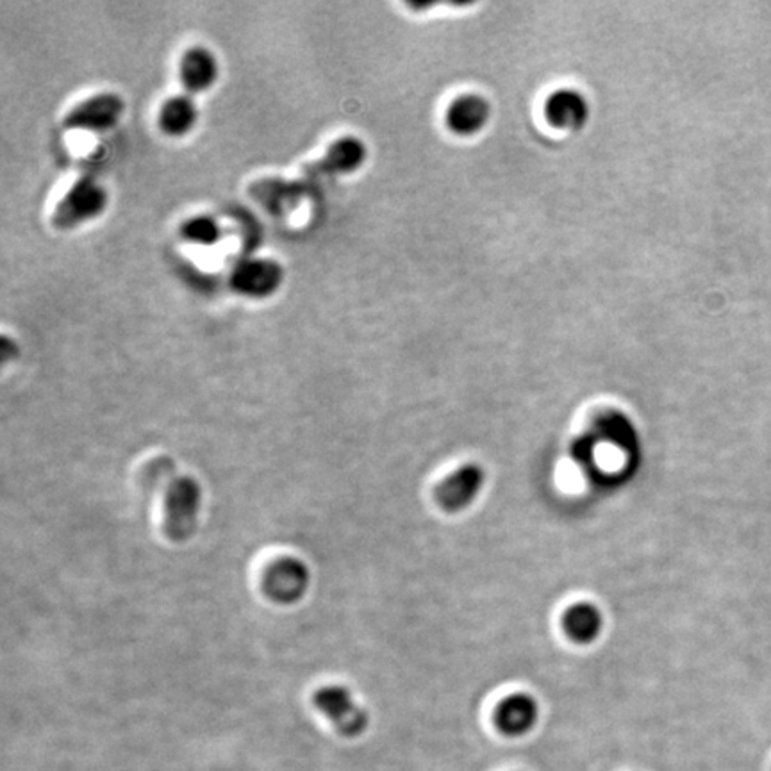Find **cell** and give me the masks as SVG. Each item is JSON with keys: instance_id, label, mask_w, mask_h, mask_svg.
<instances>
[{"instance_id": "6da1fadb", "label": "cell", "mask_w": 771, "mask_h": 771, "mask_svg": "<svg viewBox=\"0 0 771 771\" xmlns=\"http://www.w3.org/2000/svg\"><path fill=\"white\" fill-rule=\"evenodd\" d=\"M110 206V192L93 175H83L70 184L55 202L51 225L55 231H75L81 225L101 219Z\"/></svg>"}, {"instance_id": "7a4b0ae2", "label": "cell", "mask_w": 771, "mask_h": 771, "mask_svg": "<svg viewBox=\"0 0 771 771\" xmlns=\"http://www.w3.org/2000/svg\"><path fill=\"white\" fill-rule=\"evenodd\" d=\"M202 489L193 477H174L166 486L165 535L181 544L192 538L199 524Z\"/></svg>"}, {"instance_id": "3957f363", "label": "cell", "mask_w": 771, "mask_h": 771, "mask_svg": "<svg viewBox=\"0 0 771 771\" xmlns=\"http://www.w3.org/2000/svg\"><path fill=\"white\" fill-rule=\"evenodd\" d=\"M125 113L124 97L116 92H97L73 104L63 116L67 131L105 133L119 125Z\"/></svg>"}, {"instance_id": "277c9868", "label": "cell", "mask_w": 771, "mask_h": 771, "mask_svg": "<svg viewBox=\"0 0 771 771\" xmlns=\"http://www.w3.org/2000/svg\"><path fill=\"white\" fill-rule=\"evenodd\" d=\"M366 160L368 149L365 142L354 134H343L333 140L316 160L302 166L301 175L304 179L352 175L365 166Z\"/></svg>"}, {"instance_id": "5b68a950", "label": "cell", "mask_w": 771, "mask_h": 771, "mask_svg": "<svg viewBox=\"0 0 771 771\" xmlns=\"http://www.w3.org/2000/svg\"><path fill=\"white\" fill-rule=\"evenodd\" d=\"M284 278L286 272L274 257H247L234 266L229 284L242 297L263 301L274 297L283 286Z\"/></svg>"}, {"instance_id": "8992f818", "label": "cell", "mask_w": 771, "mask_h": 771, "mask_svg": "<svg viewBox=\"0 0 771 771\" xmlns=\"http://www.w3.org/2000/svg\"><path fill=\"white\" fill-rule=\"evenodd\" d=\"M313 706L331 720L343 738H357L368 729L371 718L357 706L351 691L343 686H325L313 694Z\"/></svg>"}, {"instance_id": "52a82bcc", "label": "cell", "mask_w": 771, "mask_h": 771, "mask_svg": "<svg viewBox=\"0 0 771 771\" xmlns=\"http://www.w3.org/2000/svg\"><path fill=\"white\" fill-rule=\"evenodd\" d=\"M310 570L297 557H281L263 574V591L272 602L281 606L297 603L310 588Z\"/></svg>"}, {"instance_id": "ba28073f", "label": "cell", "mask_w": 771, "mask_h": 771, "mask_svg": "<svg viewBox=\"0 0 771 771\" xmlns=\"http://www.w3.org/2000/svg\"><path fill=\"white\" fill-rule=\"evenodd\" d=\"M179 83L187 95H202L219 83L220 61L206 45L187 47L179 58Z\"/></svg>"}, {"instance_id": "9c48e42d", "label": "cell", "mask_w": 771, "mask_h": 771, "mask_svg": "<svg viewBox=\"0 0 771 771\" xmlns=\"http://www.w3.org/2000/svg\"><path fill=\"white\" fill-rule=\"evenodd\" d=\"M486 483V471L477 463H466L436 488V500L445 511H461L474 503Z\"/></svg>"}, {"instance_id": "30bf717a", "label": "cell", "mask_w": 771, "mask_h": 771, "mask_svg": "<svg viewBox=\"0 0 771 771\" xmlns=\"http://www.w3.org/2000/svg\"><path fill=\"white\" fill-rule=\"evenodd\" d=\"M539 718V706L535 697L527 693L509 694L498 703L495 721L503 734L520 738L536 726Z\"/></svg>"}, {"instance_id": "8fae6325", "label": "cell", "mask_w": 771, "mask_h": 771, "mask_svg": "<svg viewBox=\"0 0 771 771\" xmlns=\"http://www.w3.org/2000/svg\"><path fill=\"white\" fill-rule=\"evenodd\" d=\"M201 113L195 97L181 92L161 102L158 110V128L169 138H184L199 124Z\"/></svg>"}, {"instance_id": "7c38bea8", "label": "cell", "mask_w": 771, "mask_h": 771, "mask_svg": "<svg viewBox=\"0 0 771 771\" xmlns=\"http://www.w3.org/2000/svg\"><path fill=\"white\" fill-rule=\"evenodd\" d=\"M491 108L484 97L465 93L448 105L447 124L459 136H474L488 125Z\"/></svg>"}, {"instance_id": "4fadbf2b", "label": "cell", "mask_w": 771, "mask_h": 771, "mask_svg": "<svg viewBox=\"0 0 771 771\" xmlns=\"http://www.w3.org/2000/svg\"><path fill=\"white\" fill-rule=\"evenodd\" d=\"M545 114L554 128L562 131H577L585 128L589 119V105L586 97L577 90H557L548 97Z\"/></svg>"}, {"instance_id": "5bb4252c", "label": "cell", "mask_w": 771, "mask_h": 771, "mask_svg": "<svg viewBox=\"0 0 771 771\" xmlns=\"http://www.w3.org/2000/svg\"><path fill=\"white\" fill-rule=\"evenodd\" d=\"M566 635L577 643H591L602 635L603 615L595 603L580 602L568 607L562 617Z\"/></svg>"}, {"instance_id": "9a60e30c", "label": "cell", "mask_w": 771, "mask_h": 771, "mask_svg": "<svg viewBox=\"0 0 771 771\" xmlns=\"http://www.w3.org/2000/svg\"><path fill=\"white\" fill-rule=\"evenodd\" d=\"M306 184L284 179H263L252 183L251 195L261 202L266 210H290L295 202L301 201Z\"/></svg>"}, {"instance_id": "2e32d148", "label": "cell", "mask_w": 771, "mask_h": 771, "mask_svg": "<svg viewBox=\"0 0 771 771\" xmlns=\"http://www.w3.org/2000/svg\"><path fill=\"white\" fill-rule=\"evenodd\" d=\"M179 234L184 242L192 243V245L213 247L224 236V227L215 216L195 215L184 220L179 227Z\"/></svg>"}]
</instances>
